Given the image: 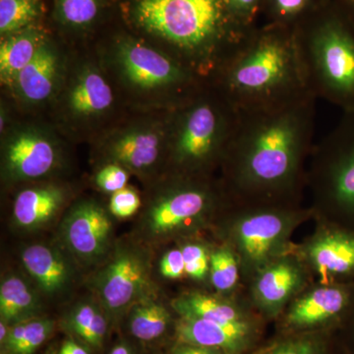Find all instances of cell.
Wrapping results in <instances>:
<instances>
[{
    "mask_svg": "<svg viewBox=\"0 0 354 354\" xmlns=\"http://www.w3.org/2000/svg\"><path fill=\"white\" fill-rule=\"evenodd\" d=\"M316 101L307 95L276 108L239 111L223 162L236 199L286 203L295 198L313 150Z\"/></svg>",
    "mask_w": 354,
    "mask_h": 354,
    "instance_id": "obj_1",
    "label": "cell"
},
{
    "mask_svg": "<svg viewBox=\"0 0 354 354\" xmlns=\"http://www.w3.org/2000/svg\"><path fill=\"white\" fill-rule=\"evenodd\" d=\"M214 74L215 88L239 111L276 108L311 95L295 29L285 26L247 32Z\"/></svg>",
    "mask_w": 354,
    "mask_h": 354,
    "instance_id": "obj_2",
    "label": "cell"
},
{
    "mask_svg": "<svg viewBox=\"0 0 354 354\" xmlns=\"http://www.w3.org/2000/svg\"><path fill=\"white\" fill-rule=\"evenodd\" d=\"M140 25L171 44L196 69L215 71L246 34L223 0H140Z\"/></svg>",
    "mask_w": 354,
    "mask_h": 354,
    "instance_id": "obj_3",
    "label": "cell"
},
{
    "mask_svg": "<svg viewBox=\"0 0 354 354\" xmlns=\"http://www.w3.org/2000/svg\"><path fill=\"white\" fill-rule=\"evenodd\" d=\"M295 28L310 94L354 111V24L344 10L317 14Z\"/></svg>",
    "mask_w": 354,
    "mask_h": 354,
    "instance_id": "obj_4",
    "label": "cell"
},
{
    "mask_svg": "<svg viewBox=\"0 0 354 354\" xmlns=\"http://www.w3.org/2000/svg\"><path fill=\"white\" fill-rule=\"evenodd\" d=\"M239 111L220 91L192 97L176 114L169 131L172 160L184 171L223 164L236 127Z\"/></svg>",
    "mask_w": 354,
    "mask_h": 354,
    "instance_id": "obj_5",
    "label": "cell"
},
{
    "mask_svg": "<svg viewBox=\"0 0 354 354\" xmlns=\"http://www.w3.org/2000/svg\"><path fill=\"white\" fill-rule=\"evenodd\" d=\"M306 174L316 208L333 225L354 232V111L313 147Z\"/></svg>",
    "mask_w": 354,
    "mask_h": 354,
    "instance_id": "obj_6",
    "label": "cell"
},
{
    "mask_svg": "<svg viewBox=\"0 0 354 354\" xmlns=\"http://www.w3.org/2000/svg\"><path fill=\"white\" fill-rule=\"evenodd\" d=\"M283 203H262L239 218L234 230L235 241L242 258L249 266L267 264L288 237L293 212Z\"/></svg>",
    "mask_w": 354,
    "mask_h": 354,
    "instance_id": "obj_7",
    "label": "cell"
},
{
    "mask_svg": "<svg viewBox=\"0 0 354 354\" xmlns=\"http://www.w3.org/2000/svg\"><path fill=\"white\" fill-rule=\"evenodd\" d=\"M95 290L104 308L121 313L147 298L150 266L141 251L123 248L113 256L95 279Z\"/></svg>",
    "mask_w": 354,
    "mask_h": 354,
    "instance_id": "obj_8",
    "label": "cell"
},
{
    "mask_svg": "<svg viewBox=\"0 0 354 354\" xmlns=\"http://www.w3.org/2000/svg\"><path fill=\"white\" fill-rule=\"evenodd\" d=\"M216 199L211 186L191 179L172 186L149 209L145 227L151 236L164 237L187 227L213 208Z\"/></svg>",
    "mask_w": 354,
    "mask_h": 354,
    "instance_id": "obj_9",
    "label": "cell"
},
{
    "mask_svg": "<svg viewBox=\"0 0 354 354\" xmlns=\"http://www.w3.org/2000/svg\"><path fill=\"white\" fill-rule=\"evenodd\" d=\"M120 62L130 81L141 88L189 90L195 85L196 73L183 62L138 43L120 46Z\"/></svg>",
    "mask_w": 354,
    "mask_h": 354,
    "instance_id": "obj_10",
    "label": "cell"
},
{
    "mask_svg": "<svg viewBox=\"0 0 354 354\" xmlns=\"http://www.w3.org/2000/svg\"><path fill=\"white\" fill-rule=\"evenodd\" d=\"M113 225L104 209L95 202H82L70 209L62 223V235L70 252L93 262L104 253L111 241Z\"/></svg>",
    "mask_w": 354,
    "mask_h": 354,
    "instance_id": "obj_11",
    "label": "cell"
},
{
    "mask_svg": "<svg viewBox=\"0 0 354 354\" xmlns=\"http://www.w3.org/2000/svg\"><path fill=\"white\" fill-rule=\"evenodd\" d=\"M308 255L324 283H354V232L332 225L311 242Z\"/></svg>",
    "mask_w": 354,
    "mask_h": 354,
    "instance_id": "obj_12",
    "label": "cell"
},
{
    "mask_svg": "<svg viewBox=\"0 0 354 354\" xmlns=\"http://www.w3.org/2000/svg\"><path fill=\"white\" fill-rule=\"evenodd\" d=\"M57 160V150L50 140L39 133L22 132L9 141L4 167L11 178L35 179L53 171Z\"/></svg>",
    "mask_w": 354,
    "mask_h": 354,
    "instance_id": "obj_13",
    "label": "cell"
},
{
    "mask_svg": "<svg viewBox=\"0 0 354 354\" xmlns=\"http://www.w3.org/2000/svg\"><path fill=\"white\" fill-rule=\"evenodd\" d=\"M353 304L354 283L324 286L293 304L288 313V322L297 327H308L346 318Z\"/></svg>",
    "mask_w": 354,
    "mask_h": 354,
    "instance_id": "obj_14",
    "label": "cell"
},
{
    "mask_svg": "<svg viewBox=\"0 0 354 354\" xmlns=\"http://www.w3.org/2000/svg\"><path fill=\"white\" fill-rule=\"evenodd\" d=\"M176 332L181 342L234 354L245 346L250 327L244 320L218 323L181 317L177 323Z\"/></svg>",
    "mask_w": 354,
    "mask_h": 354,
    "instance_id": "obj_15",
    "label": "cell"
},
{
    "mask_svg": "<svg viewBox=\"0 0 354 354\" xmlns=\"http://www.w3.org/2000/svg\"><path fill=\"white\" fill-rule=\"evenodd\" d=\"M25 269L48 295L62 292L72 279V270L59 251L44 244L27 247L22 253Z\"/></svg>",
    "mask_w": 354,
    "mask_h": 354,
    "instance_id": "obj_16",
    "label": "cell"
},
{
    "mask_svg": "<svg viewBox=\"0 0 354 354\" xmlns=\"http://www.w3.org/2000/svg\"><path fill=\"white\" fill-rule=\"evenodd\" d=\"M302 281L297 263L281 260L268 265L261 271L254 286V295L261 306L276 311L285 305Z\"/></svg>",
    "mask_w": 354,
    "mask_h": 354,
    "instance_id": "obj_17",
    "label": "cell"
},
{
    "mask_svg": "<svg viewBox=\"0 0 354 354\" xmlns=\"http://www.w3.org/2000/svg\"><path fill=\"white\" fill-rule=\"evenodd\" d=\"M165 141V133L160 130H130L115 139L111 155L133 171H145L158 162Z\"/></svg>",
    "mask_w": 354,
    "mask_h": 354,
    "instance_id": "obj_18",
    "label": "cell"
},
{
    "mask_svg": "<svg viewBox=\"0 0 354 354\" xmlns=\"http://www.w3.org/2000/svg\"><path fill=\"white\" fill-rule=\"evenodd\" d=\"M64 194L53 186L29 188L20 192L14 202L16 225L26 230H38L50 223L62 208Z\"/></svg>",
    "mask_w": 354,
    "mask_h": 354,
    "instance_id": "obj_19",
    "label": "cell"
},
{
    "mask_svg": "<svg viewBox=\"0 0 354 354\" xmlns=\"http://www.w3.org/2000/svg\"><path fill=\"white\" fill-rule=\"evenodd\" d=\"M57 60L46 46H41L36 57L18 74L15 84L22 97L31 102L48 99L55 88Z\"/></svg>",
    "mask_w": 354,
    "mask_h": 354,
    "instance_id": "obj_20",
    "label": "cell"
},
{
    "mask_svg": "<svg viewBox=\"0 0 354 354\" xmlns=\"http://www.w3.org/2000/svg\"><path fill=\"white\" fill-rule=\"evenodd\" d=\"M38 297L27 283L16 276H9L0 286V316L7 324L31 320L38 312Z\"/></svg>",
    "mask_w": 354,
    "mask_h": 354,
    "instance_id": "obj_21",
    "label": "cell"
},
{
    "mask_svg": "<svg viewBox=\"0 0 354 354\" xmlns=\"http://www.w3.org/2000/svg\"><path fill=\"white\" fill-rule=\"evenodd\" d=\"M113 102V94L104 77L88 71L79 77L69 95L72 111L80 115H90L106 111Z\"/></svg>",
    "mask_w": 354,
    "mask_h": 354,
    "instance_id": "obj_22",
    "label": "cell"
},
{
    "mask_svg": "<svg viewBox=\"0 0 354 354\" xmlns=\"http://www.w3.org/2000/svg\"><path fill=\"white\" fill-rule=\"evenodd\" d=\"M41 36L34 31L19 32L6 39L0 46V74L2 82L15 83L18 74L36 57Z\"/></svg>",
    "mask_w": 354,
    "mask_h": 354,
    "instance_id": "obj_23",
    "label": "cell"
},
{
    "mask_svg": "<svg viewBox=\"0 0 354 354\" xmlns=\"http://www.w3.org/2000/svg\"><path fill=\"white\" fill-rule=\"evenodd\" d=\"M172 306L181 317L203 319L218 323H235L243 321L234 305L201 293H187L176 298Z\"/></svg>",
    "mask_w": 354,
    "mask_h": 354,
    "instance_id": "obj_24",
    "label": "cell"
},
{
    "mask_svg": "<svg viewBox=\"0 0 354 354\" xmlns=\"http://www.w3.org/2000/svg\"><path fill=\"white\" fill-rule=\"evenodd\" d=\"M171 323V314L156 301L145 298L130 308L129 330L133 337L143 342H152L162 337Z\"/></svg>",
    "mask_w": 354,
    "mask_h": 354,
    "instance_id": "obj_25",
    "label": "cell"
},
{
    "mask_svg": "<svg viewBox=\"0 0 354 354\" xmlns=\"http://www.w3.org/2000/svg\"><path fill=\"white\" fill-rule=\"evenodd\" d=\"M55 322L50 319H31L11 326L1 354H32L53 334Z\"/></svg>",
    "mask_w": 354,
    "mask_h": 354,
    "instance_id": "obj_26",
    "label": "cell"
},
{
    "mask_svg": "<svg viewBox=\"0 0 354 354\" xmlns=\"http://www.w3.org/2000/svg\"><path fill=\"white\" fill-rule=\"evenodd\" d=\"M67 329L92 348H102L108 332V321L101 309L90 302L76 305L65 321Z\"/></svg>",
    "mask_w": 354,
    "mask_h": 354,
    "instance_id": "obj_27",
    "label": "cell"
},
{
    "mask_svg": "<svg viewBox=\"0 0 354 354\" xmlns=\"http://www.w3.org/2000/svg\"><path fill=\"white\" fill-rule=\"evenodd\" d=\"M39 10V0H0V32L19 31L36 19Z\"/></svg>",
    "mask_w": 354,
    "mask_h": 354,
    "instance_id": "obj_28",
    "label": "cell"
},
{
    "mask_svg": "<svg viewBox=\"0 0 354 354\" xmlns=\"http://www.w3.org/2000/svg\"><path fill=\"white\" fill-rule=\"evenodd\" d=\"M209 274L216 290H232L239 279V264L234 254L227 248H221L209 256Z\"/></svg>",
    "mask_w": 354,
    "mask_h": 354,
    "instance_id": "obj_29",
    "label": "cell"
},
{
    "mask_svg": "<svg viewBox=\"0 0 354 354\" xmlns=\"http://www.w3.org/2000/svg\"><path fill=\"white\" fill-rule=\"evenodd\" d=\"M60 17L67 24L84 26L92 22L99 11V0H58Z\"/></svg>",
    "mask_w": 354,
    "mask_h": 354,
    "instance_id": "obj_30",
    "label": "cell"
},
{
    "mask_svg": "<svg viewBox=\"0 0 354 354\" xmlns=\"http://www.w3.org/2000/svg\"><path fill=\"white\" fill-rule=\"evenodd\" d=\"M181 250L185 262V274L198 281L206 278L209 271V257L204 247L186 244Z\"/></svg>",
    "mask_w": 354,
    "mask_h": 354,
    "instance_id": "obj_31",
    "label": "cell"
},
{
    "mask_svg": "<svg viewBox=\"0 0 354 354\" xmlns=\"http://www.w3.org/2000/svg\"><path fill=\"white\" fill-rule=\"evenodd\" d=\"M272 14L278 25L290 28L291 21L304 16L310 8L311 0H269Z\"/></svg>",
    "mask_w": 354,
    "mask_h": 354,
    "instance_id": "obj_32",
    "label": "cell"
},
{
    "mask_svg": "<svg viewBox=\"0 0 354 354\" xmlns=\"http://www.w3.org/2000/svg\"><path fill=\"white\" fill-rule=\"evenodd\" d=\"M228 12L244 32L250 31V26L261 7L262 0H223Z\"/></svg>",
    "mask_w": 354,
    "mask_h": 354,
    "instance_id": "obj_33",
    "label": "cell"
},
{
    "mask_svg": "<svg viewBox=\"0 0 354 354\" xmlns=\"http://www.w3.org/2000/svg\"><path fill=\"white\" fill-rule=\"evenodd\" d=\"M141 205L138 193L131 187H124L116 191L111 198L109 209L118 218H129L134 215Z\"/></svg>",
    "mask_w": 354,
    "mask_h": 354,
    "instance_id": "obj_34",
    "label": "cell"
},
{
    "mask_svg": "<svg viewBox=\"0 0 354 354\" xmlns=\"http://www.w3.org/2000/svg\"><path fill=\"white\" fill-rule=\"evenodd\" d=\"M128 174L118 165L104 167L95 177V183L104 192L113 193L127 187Z\"/></svg>",
    "mask_w": 354,
    "mask_h": 354,
    "instance_id": "obj_35",
    "label": "cell"
},
{
    "mask_svg": "<svg viewBox=\"0 0 354 354\" xmlns=\"http://www.w3.org/2000/svg\"><path fill=\"white\" fill-rule=\"evenodd\" d=\"M160 274L167 279H176L185 274V262H184L183 250L171 249L167 251L160 261Z\"/></svg>",
    "mask_w": 354,
    "mask_h": 354,
    "instance_id": "obj_36",
    "label": "cell"
},
{
    "mask_svg": "<svg viewBox=\"0 0 354 354\" xmlns=\"http://www.w3.org/2000/svg\"><path fill=\"white\" fill-rule=\"evenodd\" d=\"M266 354H318L316 346L306 339L286 342Z\"/></svg>",
    "mask_w": 354,
    "mask_h": 354,
    "instance_id": "obj_37",
    "label": "cell"
},
{
    "mask_svg": "<svg viewBox=\"0 0 354 354\" xmlns=\"http://www.w3.org/2000/svg\"><path fill=\"white\" fill-rule=\"evenodd\" d=\"M174 354H220L216 349L180 342L174 349Z\"/></svg>",
    "mask_w": 354,
    "mask_h": 354,
    "instance_id": "obj_38",
    "label": "cell"
},
{
    "mask_svg": "<svg viewBox=\"0 0 354 354\" xmlns=\"http://www.w3.org/2000/svg\"><path fill=\"white\" fill-rule=\"evenodd\" d=\"M58 354H90V353L85 346H81L78 342L68 339V341H65L62 344Z\"/></svg>",
    "mask_w": 354,
    "mask_h": 354,
    "instance_id": "obj_39",
    "label": "cell"
},
{
    "mask_svg": "<svg viewBox=\"0 0 354 354\" xmlns=\"http://www.w3.org/2000/svg\"><path fill=\"white\" fill-rule=\"evenodd\" d=\"M342 10L348 16L354 24V0H341Z\"/></svg>",
    "mask_w": 354,
    "mask_h": 354,
    "instance_id": "obj_40",
    "label": "cell"
},
{
    "mask_svg": "<svg viewBox=\"0 0 354 354\" xmlns=\"http://www.w3.org/2000/svg\"><path fill=\"white\" fill-rule=\"evenodd\" d=\"M109 354H135V353L129 346L121 342V344H116V346L111 349Z\"/></svg>",
    "mask_w": 354,
    "mask_h": 354,
    "instance_id": "obj_41",
    "label": "cell"
},
{
    "mask_svg": "<svg viewBox=\"0 0 354 354\" xmlns=\"http://www.w3.org/2000/svg\"><path fill=\"white\" fill-rule=\"evenodd\" d=\"M9 330H10V327H8V324L1 321V323H0V342H1V344L6 342Z\"/></svg>",
    "mask_w": 354,
    "mask_h": 354,
    "instance_id": "obj_42",
    "label": "cell"
},
{
    "mask_svg": "<svg viewBox=\"0 0 354 354\" xmlns=\"http://www.w3.org/2000/svg\"><path fill=\"white\" fill-rule=\"evenodd\" d=\"M346 319L349 321V325H351V334H353L354 339V304L351 307V311L348 312Z\"/></svg>",
    "mask_w": 354,
    "mask_h": 354,
    "instance_id": "obj_43",
    "label": "cell"
}]
</instances>
